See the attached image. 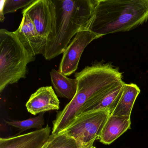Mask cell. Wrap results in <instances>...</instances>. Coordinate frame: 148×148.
<instances>
[{
    "instance_id": "obj_12",
    "label": "cell",
    "mask_w": 148,
    "mask_h": 148,
    "mask_svg": "<svg viewBox=\"0 0 148 148\" xmlns=\"http://www.w3.org/2000/svg\"><path fill=\"white\" fill-rule=\"evenodd\" d=\"M131 124L130 117L110 114L102 130L99 141L104 144H110L130 129Z\"/></svg>"
},
{
    "instance_id": "obj_7",
    "label": "cell",
    "mask_w": 148,
    "mask_h": 148,
    "mask_svg": "<svg viewBox=\"0 0 148 148\" xmlns=\"http://www.w3.org/2000/svg\"><path fill=\"white\" fill-rule=\"evenodd\" d=\"M100 38L88 28L79 32L63 53L58 71L66 76L74 73L86 47L94 40Z\"/></svg>"
},
{
    "instance_id": "obj_5",
    "label": "cell",
    "mask_w": 148,
    "mask_h": 148,
    "mask_svg": "<svg viewBox=\"0 0 148 148\" xmlns=\"http://www.w3.org/2000/svg\"><path fill=\"white\" fill-rule=\"evenodd\" d=\"M111 113L101 110L85 113L77 116L59 133L66 134L76 140L80 148L94 143L100 134Z\"/></svg>"
},
{
    "instance_id": "obj_18",
    "label": "cell",
    "mask_w": 148,
    "mask_h": 148,
    "mask_svg": "<svg viewBox=\"0 0 148 148\" xmlns=\"http://www.w3.org/2000/svg\"><path fill=\"white\" fill-rule=\"evenodd\" d=\"M93 143L84 146H82L80 148H96L95 146L93 145Z\"/></svg>"
},
{
    "instance_id": "obj_1",
    "label": "cell",
    "mask_w": 148,
    "mask_h": 148,
    "mask_svg": "<svg viewBox=\"0 0 148 148\" xmlns=\"http://www.w3.org/2000/svg\"><path fill=\"white\" fill-rule=\"evenodd\" d=\"M75 77L77 81L76 95L62 111L58 112L53 122L52 134H58L66 128L87 101L125 84L119 68L110 63H95L75 73Z\"/></svg>"
},
{
    "instance_id": "obj_2",
    "label": "cell",
    "mask_w": 148,
    "mask_h": 148,
    "mask_svg": "<svg viewBox=\"0 0 148 148\" xmlns=\"http://www.w3.org/2000/svg\"><path fill=\"white\" fill-rule=\"evenodd\" d=\"M148 20V0H98L88 29L102 37L128 32Z\"/></svg>"
},
{
    "instance_id": "obj_17",
    "label": "cell",
    "mask_w": 148,
    "mask_h": 148,
    "mask_svg": "<svg viewBox=\"0 0 148 148\" xmlns=\"http://www.w3.org/2000/svg\"><path fill=\"white\" fill-rule=\"evenodd\" d=\"M35 0H4L1 1V21H4V15L16 12L21 8H25L32 4Z\"/></svg>"
},
{
    "instance_id": "obj_14",
    "label": "cell",
    "mask_w": 148,
    "mask_h": 148,
    "mask_svg": "<svg viewBox=\"0 0 148 148\" xmlns=\"http://www.w3.org/2000/svg\"><path fill=\"white\" fill-rule=\"evenodd\" d=\"M50 75L52 84L57 95L60 97L71 100L77 92V79L69 78L59 71L54 69H52Z\"/></svg>"
},
{
    "instance_id": "obj_10",
    "label": "cell",
    "mask_w": 148,
    "mask_h": 148,
    "mask_svg": "<svg viewBox=\"0 0 148 148\" xmlns=\"http://www.w3.org/2000/svg\"><path fill=\"white\" fill-rule=\"evenodd\" d=\"M60 103L52 87L44 86L31 95L26 107L28 112L36 115L49 111L58 110L60 109Z\"/></svg>"
},
{
    "instance_id": "obj_6",
    "label": "cell",
    "mask_w": 148,
    "mask_h": 148,
    "mask_svg": "<svg viewBox=\"0 0 148 148\" xmlns=\"http://www.w3.org/2000/svg\"><path fill=\"white\" fill-rule=\"evenodd\" d=\"M22 13L27 14L32 21L46 49L57 35V11L53 0H35L23 9Z\"/></svg>"
},
{
    "instance_id": "obj_16",
    "label": "cell",
    "mask_w": 148,
    "mask_h": 148,
    "mask_svg": "<svg viewBox=\"0 0 148 148\" xmlns=\"http://www.w3.org/2000/svg\"><path fill=\"white\" fill-rule=\"evenodd\" d=\"M46 148H80L75 139L64 134L50 135Z\"/></svg>"
},
{
    "instance_id": "obj_15",
    "label": "cell",
    "mask_w": 148,
    "mask_h": 148,
    "mask_svg": "<svg viewBox=\"0 0 148 148\" xmlns=\"http://www.w3.org/2000/svg\"><path fill=\"white\" fill-rule=\"evenodd\" d=\"M44 115V112H42L37 116L30 118L26 120H11L10 121L4 120V121L9 125L18 129L20 131L19 134L32 128H36L38 130L42 129V127L45 125Z\"/></svg>"
},
{
    "instance_id": "obj_13",
    "label": "cell",
    "mask_w": 148,
    "mask_h": 148,
    "mask_svg": "<svg viewBox=\"0 0 148 148\" xmlns=\"http://www.w3.org/2000/svg\"><path fill=\"white\" fill-rule=\"evenodd\" d=\"M140 92V89L135 84H125L119 101L111 115L130 117L135 101Z\"/></svg>"
},
{
    "instance_id": "obj_8",
    "label": "cell",
    "mask_w": 148,
    "mask_h": 148,
    "mask_svg": "<svg viewBox=\"0 0 148 148\" xmlns=\"http://www.w3.org/2000/svg\"><path fill=\"white\" fill-rule=\"evenodd\" d=\"M51 128L42 129L14 136L0 138V148H41L48 141Z\"/></svg>"
},
{
    "instance_id": "obj_19",
    "label": "cell",
    "mask_w": 148,
    "mask_h": 148,
    "mask_svg": "<svg viewBox=\"0 0 148 148\" xmlns=\"http://www.w3.org/2000/svg\"><path fill=\"white\" fill-rule=\"evenodd\" d=\"M47 145V142L41 148H46Z\"/></svg>"
},
{
    "instance_id": "obj_9",
    "label": "cell",
    "mask_w": 148,
    "mask_h": 148,
    "mask_svg": "<svg viewBox=\"0 0 148 148\" xmlns=\"http://www.w3.org/2000/svg\"><path fill=\"white\" fill-rule=\"evenodd\" d=\"M27 50L33 56L44 55L45 47L43 40L29 16L23 14V18L19 27L15 32Z\"/></svg>"
},
{
    "instance_id": "obj_11",
    "label": "cell",
    "mask_w": 148,
    "mask_h": 148,
    "mask_svg": "<svg viewBox=\"0 0 148 148\" xmlns=\"http://www.w3.org/2000/svg\"><path fill=\"white\" fill-rule=\"evenodd\" d=\"M125 84L118 86L107 95L92 101L86 102L80 108L76 117L82 114L98 111L108 110L111 114L119 101L123 93Z\"/></svg>"
},
{
    "instance_id": "obj_4",
    "label": "cell",
    "mask_w": 148,
    "mask_h": 148,
    "mask_svg": "<svg viewBox=\"0 0 148 148\" xmlns=\"http://www.w3.org/2000/svg\"><path fill=\"white\" fill-rule=\"evenodd\" d=\"M35 57L28 52L15 32L0 30V92L26 77L27 65Z\"/></svg>"
},
{
    "instance_id": "obj_3",
    "label": "cell",
    "mask_w": 148,
    "mask_h": 148,
    "mask_svg": "<svg viewBox=\"0 0 148 148\" xmlns=\"http://www.w3.org/2000/svg\"><path fill=\"white\" fill-rule=\"evenodd\" d=\"M57 11V35L43 56L50 60L64 51L73 37L88 28L98 0H53Z\"/></svg>"
}]
</instances>
